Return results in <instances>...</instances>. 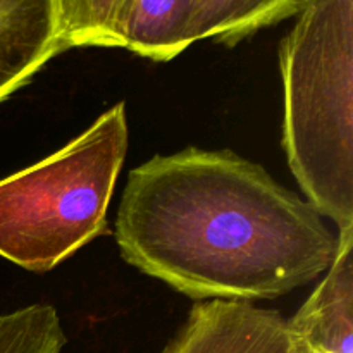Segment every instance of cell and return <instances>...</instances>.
<instances>
[{"mask_svg":"<svg viewBox=\"0 0 353 353\" xmlns=\"http://www.w3.org/2000/svg\"><path fill=\"white\" fill-rule=\"evenodd\" d=\"M288 323L314 353H353V228L340 230L326 276Z\"/></svg>","mask_w":353,"mask_h":353,"instance_id":"obj_6","label":"cell"},{"mask_svg":"<svg viewBox=\"0 0 353 353\" xmlns=\"http://www.w3.org/2000/svg\"><path fill=\"white\" fill-rule=\"evenodd\" d=\"M128 0H57L62 50L74 47H123Z\"/></svg>","mask_w":353,"mask_h":353,"instance_id":"obj_9","label":"cell"},{"mask_svg":"<svg viewBox=\"0 0 353 353\" xmlns=\"http://www.w3.org/2000/svg\"><path fill=\"white\" fill-rule=\"evenodd\" d=\"M64 327L52 305L34 303L0 316V353H61Z\"/></svg>","mask_w":353,"mask_h":353,"instance_id":"obj_10","label":"cell"},{"mask_svg":"<svg viewBox=\"0 0 353 353\" xmlns=\"http://www.w3.org/2000/svg\"><path fill=\"white\" fill-rule=\"evenodd\" d=\"M307 353H314V352H312V350H310V352H307Z\"/></svg>","mask_w":353,"mask_h":353,"instance_id":"obj_11","label":"cell"},{"mask_svg":"<svg viewBox=\"0 0 353 353\" xmlns=\"http://www.w3.org/2000/svg\"><path fill=\"white\" fill-rule=\"evenodd\" d=\"M279 47L290 169L321 216L353 228V0H303Z\"/></svg>","mask_w":353,"mask_h":353,"instance_id":"obj_2","label":"cell"},{"mask_svg":"<svg viewBox=\"0 0 353 353\" xmlns=\"http://www.w3.org/2000/svg\"><path fill=\"white\" fill-rule=\"evenodd\" d=\"M126 152V109L119 102L64 148L0 179V255L47 272L107 233Z\"/></svg>","mask_w":353,"mask_h":353,"instance_id":"obj_3","label":"cell"},{"mask_svg":"<svg viewBox=\"0 0 353 353\" xmlns=\"http://www.w3.org/2000/svg\"><path fill=\"white\" fill-rule=\"evenodd\" d=\"M128 264L193 300H269L327 271L319 210L231 150L155 155L128 176L116 219Z\"/></svg>","mask_w":353,"mask_h":353,"instance_id":"obj_1","label":"cell"},{"mask_svg":"<svg viewBox=\"0 0 353 353\" xmlns=\"http://www.w3.org/2000/svg\"><path fill=\"white\" fill-rule=\"evenodd\" d=\"M303 0H199L193 41L212 40L233 47L262 28L299 12Z\"/></svg>","mask_w":353,"mask_h":353,"instance_id":"obj_8","label":"cell"},{"mask_svg":"<svg viewBox=\"0 0 353 353\" xmlns=\"http://www.w3.org/2000/svg\"><path fill=\"white\" fill-rule=\"evenodd\" d=\"M199 0H128L123 47L140 57L171 61L193 41Z\"/></svg>","mask_w":353,"mask_h":353,"instance_id":"obj_7","label":"cell"},{"mask_svg":"<svg viewBox=\"0 0 353 353\" xmlns=\"http://www.w3.org/2000/svg\"><path fill=\"white\" fill-rule=\"evenodd\" d=\"M278 310L243 300L196 302L162 353H307Z\"/></svg>","mask_w":353,"mask_h":353,"instance_id":"obj_4","label":"cell"},{"mask_svg":"<svg viewBox=\"0 0 353 353\" xmlns=\"http://www.w3.org/2000/svg\"><path fill=\"white\" fill-rule=\"evenodd\" d=\"M62 52L57 0H0V102Z\"/></svg>","mask_w":353,"mask_h":353,"instance_id":"obj_5","label":"cell"}]
</instances>
